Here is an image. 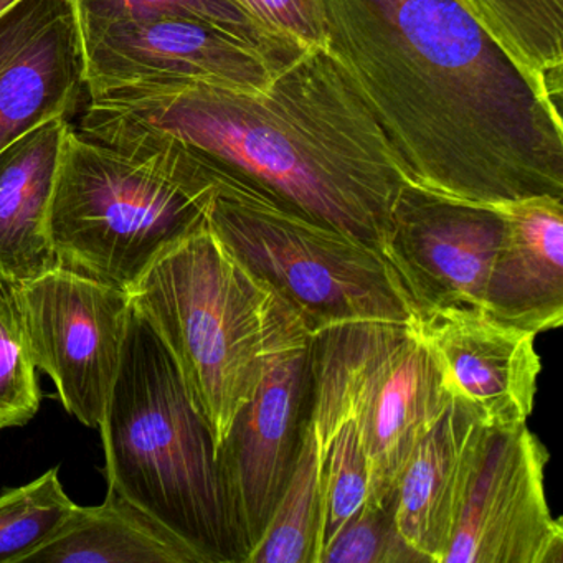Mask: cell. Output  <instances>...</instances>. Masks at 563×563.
<instances>
[{
    "mask_svg": "<svg viewBox=\"0 0 563 563\" xmlns=\"http://www.w3.org/2000/svg\"><path fill=\"white\" fill-rule=\"evenodd\" d=\"M78 134L189 194L207 177L245 180L380 252L395 200L410 183L325 45L286 65L262 91L194 81L98 91Z\"/></svg>",
    "mask_w": 563,
    "mask_h": 563,
    "instance_id": "obj_1",
    "label": "cell"
},
{
    "mask_svg": "<svg viewBox=\"0 0 563 563\" xmlns=\"http://www.w3.org/2000/svg\"><path fill=\"white\" fill-rule=\"evenodd\" d=\"M324 45L415 186L500 206L563 199L562 97L463 0H318Z\"/></svg>",
    "mask_w": 563,
    "mask_h": 563,
    "instance_id": "obj_2",
    "label": "cell"
},
{
    "mask_svg": "<svg viewBox=\"0 0 563 563\" xmlns=\"http://www.w3.org/2000/svg\"><path fill=\"white\" fill-rule=\"evenodd\" d=\"M130 296L173 357L217 451L272 362L311 338L298 312L207 220L164 252Z\"/></svg>",
    "mask_w": 563,
    "mask_h": 563,
    "instance_id": "obj_3",
    "label": "cell"
},
{
    "mask_svg": "<svg viewBox=\"0 0 563 563\" xmlns=\"http://www.w3.org/2000/svg\"><path fill=\"white\" fill-rule=\"evenodd\" d=\"M98 430L108 486L176 533L203 563H239L212 431L169 352L134 308Z\"/></svg>",
    "mask_w": 563,
    "mask_h": 563,
    "instance_id": "obj_4",
    "label": "cell"
},
{
    "mask_svg": "<svg viewBox=\"0 0 563 563\" xmlns=\"http://www.w3.org/2000/svg\"><path fill=\"white\" fill-rule=\"evenodd\" d=\"M203 180L210 229L298 312L309 334L351 322L413 321L410 299L380 250L245 180Z\"/></svg>",
    "mask_w": 563,
    "mask_h": 563,
    "instance_id": "obj_5",
    "label": "cell"
},
{
    "mask_svg": "<svg viewBox=\"0 0 563 563\" xmlns=\"http://www.w3.org/2000/svg\"><path fill=\"white\" fill-rule=\"evenodd\" d=\"M206 220L173 180L71 128L48 216L58 265L130 291Z\"/></svg>",
    "mask_w": 563,
    "mask_h": 563,
    "instance_id": "obj_6",
    "label": "cell"
},
{
    "mask_svg": "<svg viewBox=\"0 0 563 563\" xmlns=\"http://www.w3.org/2000/svg\"><path fill=\"white\" fill-rule=\"evenodd\" d=\"M309 347L354 408L368 461L367 503H390L415 448L453 404L430 351L411 322L332 325L312 332Z\"/></svg>",
    "mask_w": 563,
    "mask_h": 563,
    "instance_id": "obj_7",
    "label": "cell"
},
{
    "mask_svg": "<svg viewBox=\"0 0 563 563\" xmlns=\"http://www.w3.org/2000/svg\"><path fill=\"white\" fill-rule=\"evenodd\" d=\"M8 296L35 368L68 413L98 430L123 357L130 291L58 265Z\"/></svg>",
    "mask_w": 563,
    "mask_h": 563,
    "instance_id": "obj_8",
    "label": "cell"
},
{
    "mask_svg": "<svg viewBox=\"0 0 563 563\" xmlns=\"http://www.w3.org/2000/svg\"><path fill=\"white\" fill-rule=\"evenodd\" d=\"M503 227L497 206L448 199L410 183L401 187L382 253L415 318L441 309H483Z\"/></svg>",
    "mask_w": 563,
    "mask_h": 563,
    "instance_id": "obj_9",
    "label": "cell"
},
{
    "mask_svg": "<svg viewBox=\"0 0 563 563\" xmlns=\"http://www.w3.org/2000/svg\"><path fill=\"white\" fill-rule=\"evenodd\" d=\"M308 345L272 362L217 451L239 563L262 542L295 464L308 410Z\"/></svg>",
    "mask_w": 563,
    "mask_h": 563,
    "instance_id": "obj_10",
    "label": "cell"
},
{
    "mask_svg": "<svg viewBox=\"0 0 563 563\" xmlns=\"http://www.w3.org/2000/svg\"><path fill=\"white\" fill-rule=\"evenodd\" d=\"M547 453L527 423L490 431L443 563H562Z\"/></svg>",
    "mask_w": 563,
    "mask_h": 563,
    "instance_id": "obj_11",
    "label": "cell"
},
{
    "mask_svg": "<svg viewBox=\"0 0 563 563\" xmlns=\"http://www.w3.org/2000/svg\"><path fill=\"white\" fill-rule=\"evenodd\" d=\"M81 34L88 95L163 81L262 91L282 70L258 48L196 19H136Z\"/></svg>",
    "mask_w": 563,
    "mask_h": 563,
    "instance_id": "obj_12",
    "label": "cell"
},
{
    "mask_svg": "<svg viewBox=\"0 0 563 563\" xmlns=\"http://www.w3.org/2000/svg\"><path fill=\"white\" fill-rule=\"evenodd\" d=\"M411 328L454 404L477 423L490 431L527 423L542 372L536 334L500 324L481 308L441 309L418 316Z\"/></svg>",
    "mask_w": 563,
    "mask_h": 563,
    "instance_id": "obj_13",
    "label": "cell"
},
{
    "mask_svg": "<svg viewBox=\"0 0 563 563\" xmlns=\"http://www.w3.org/2000/svg\"><path fill=\"white\" fill-rule=\"evenodd\" d=\"M87 90L74 0H18L0 14V151L55 118Z\"/></svg>",
    "mask_w": 563,
    "mask_h": 563,
    "instance_id": "obj_14",
    "label": "cell"
},
{
    "mask_svg": "<svg viewBox=\"0 0 563 563\" xmlns=\"http://www.w3.org/2000/svg\"><path fill=\"white\" fill-rule=\"evenodd\" d=\"M504 227L487 276L483 311L539 335L563 324V199L500 203Z\"/></svg>",
    "mask_w": 563,
    "mask_h": 563,
    "instance_id": "obj_15",
    "label": "cell"
},
{
    "mask_svg": "<svg viewBox=\"0 0 563 563\" xmlns=\"http://www.w3.org/2000/svg\"><path fill=\"white\" fill-rule=\"evenodd\" d=\"M489 433L453 401L405 464L395 487V520L428 563H443Z\"/></svg>",
    "mask_w": 563,
    "mask_h": 563,
    "instance_id": "obj_16",
    "label": "cell"
},
{
    "mask_svg": "<svg viewBox=\"0 0 563 563\" xmlns=\"http://www.w3.org/2000/svg\"><path fill=\"white\" fill-rule=\"evenodd\" d=\"M70 130L55 118L0 151V291L58 266L48 216Z\"/></svg>",
    "mask_w": 563,
    "mask_h": 563,
    "instance_id": "obj_17",
    "label": "cell"
},
{
    "mask_svg": "<svg viewBox=\"0 0 563 563\" xmlns=\"http://www.w3.org/2000/svg\"><path fill=\"white\" fill-rule=\"evenodd\" d=\"M22 563H203L176 533L108 486L98 506H75Z\"/></svg>",
    "mask_w": 563,
    "mask_h": 563,
    "instance_id": "obj_18",
    "label": "cell"
},
{
    "mask_svg": "<svg viewBox=\"0 0 563 563\" xmlns=\"http://www.w3.org/2000/svg\"><path fill=\"white\" fill-rule=\"evenodd\" d=\"M527 74L562 97L563 0H463Z\"/></svg>",
    "mask_w": 563,
    "mask_h": 563,
    "instance_id": "obj_19",
    "label": "cell"
},
{
    "mask_svg": "<svg viewBox=\"0 0 563 563\" xmlns=\"http://www.w3.org/2000/svg\"><path fill=\"white\" fill-rule=\"evenodd\" d=\"M319 529V448L308 418L285 490L268 529L246 563H316Z\"/></svg>",
    "mask_w": 563,
    "mask_h": 563,
    "instance_id": "obj_20",
    "label": "cell"
},
{
    "mask_svg": "<svg viewBox=\"0 0 563 563\" xmlns=\"http://www.w3.org/2000/svg\"><path fill=\"white\" fill-rule=\"evenodd\" d=\"M81 32L114 22L153 18H186L207 22L233 37L258 48L278 68L295 62L305 52L296 51L250 21L230 0H74ZM308 52V51H306Z\"/></svg>",
    "mask_w": 563,
    "mask_h": 563,
    "instance_id": "obj_21",
    "label": "cell"
},
{
    "mask_svg": "<svg viewBox=\"0 0 563 563\" xmlns=\"http://www.w3.org/2000/svg\"><path fill=\"white\" fill-rule=\"evenodd\" d=\"M75 506L58 467L0 493V563H22L58 532Z\"/></svg>",
    "mask_w": 563,
    "mask_h": 563,
    "instance_id": "obj_22",
    "label": "cell"
},
{
    "mask_svg": "<svg viewBox=\"0 0 563 563\" xmlns=\"http://www.w3.org/2000/svg\"><path fill=\"white\" fill-rule=\"evenodd\" d=\"M319 563H428L411 549L395 520L394 500L365 503L325 547Z\"/></svg>",
    "mask_w": 563,
    "mask_h": 563,
    "instance_id": "obj_23",
    "label": "cell"
},
{
    "mask_svg": "<svg viewBox=\"0 0 563 563\" xmlns=\"http://www.w3.org/2000/svg\"><path fill=\"white\" fill-rule=\"evenodd\" d=\"M41 404L37 368L25 347L8 292L0 291V431L27 424Z\"/></svg>",
    "mask_w": 563,
    "mask_h": 563,
    "instance_id": "obj_24",
    "label": "cell"
},
{
    "mask_svg": "<svg viewBox=\"0 0 563 563\" xmlns=\"http://www.w3.org/2000/svg\"><path fill=\"white\" fill-rule=\"evenodd\" d=\"M276 41L299 52L324 45L318 0H230Z\"/></svg>",
    "mask_w": 563,
    "mask_h": 563,
    "instance_id": "obj_25",
    "label": "cell"
},
{
    "mask_svg": "<svg viewBox=\"0 0 563 563\" xmlns=\"http://www.w3.org/2000/svg\"><path fill=\"white\" fill-rule=\"evenodd\" d=\"M18 0H0V14L8 11L11 5H14Z\"/></svg>",
    "mask_w": 563,
    "mask_h": 563,
    "instance_id": "obj_26",
    "label": "cell"
}]
</instances>
